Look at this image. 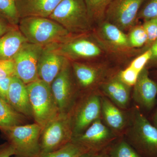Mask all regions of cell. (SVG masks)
Instances as JSON below:
<instances>
[{
  "mask_svg": "<svg viewBox=\"0 0 157 157\" xmlns=\"http://www.w3.org/2000/svg\"><path fill=\"white\" fill-rule=\"evenodd\" d=\"M73 138L69 113H59L42 128L40 137V154L56 150L72 141Z\"/></svg>",
  "mask_w": 157,
  "mask_h": 157,
  "instance_id": "obj_7",
  "label": "cell"
},
{
  "mask_svg": "<svg viewBox=\"0 0 157 157\" xmlns=\"http://www.w3.org/2000/svg\"><path fill=\"white\" fill-rule=\"evenodd\" d=\"M42 128L39 124L0 128L15 150V157H37L40 154V137Z\"/></svg>",
  "mask_w": 157,
  "mask_h": 157,
  "instance_id": "obj_3",
  "label": "cell"
},
{
  "mask_svg": "<svg viewBox=\"0 0 157 157\" xmlns=\"http://www.w3.org/2000/svg\"><path fill=\"white\" fill-rule=\"evenodd\" d=\"M8 102L12 108L28 118H33L26 85L16 76L11 78L8 93Z\"/></svg>",
  "mask_w": 157,
  "mask_h": 157,
  "instance_id": "obj_16",
  "label": "cell"
},
{
  "mask_svg": "<svg viewBox=\"0 0 157 157\" xmlns=\"http://www.w3.org/2000/svg\"><path fill=\"white\" fill-rule=\"evenodd\" d=\"M128 137L135 148L146 157H157V128L137 107L131 116Z\"/></svg>",
  "mask_w": 157,
  "mask_h": 157,
  "instance_id": "obj_5",
  "label": "cell"
},
{
  "mask_svg": "<svg viewBox=\"0 0 157 157\" xmlns=\"http://www.w3.org/2000/svg\"><path fill=\"white\" fill-rule=\"evenodd\" d=\"M101 118L104 123L116 134L125 128L128 122L126 116L119 107L105 97H101Z\"/></svg>",
  "mask_w": 157,
  "mask_h": 157,
  "instance_id": "obj_19",
  "label": "cell"
},
{
  "mask_svg": "<svg viewBox=\"0 0 157 157\" xmlns=\"http://www.w3.org/2000/svg\"><path fill=\"white\" fill-rule=\"evenodd\" d=\"M117 135L109 129L101 118L93 123L83 133L72 141L84 147L89 151L99 152L115 140Z\"/></svg>",
  "mask_w": 157,
  "mask_h": 157,
  "instance_id": "obj_12",
  "label": "cell"
},
{
  "mask_svg": "<svg viewBox=\"0 0 157 157\" xmlns=\"http://www.w3.org/2000/svg\"><path fill=\"white\" fill-rule=\"evenodd\" d=\"M18 28L28 42L43 47L60 42L72 35L49 17H24L20 19Z\"/></svg>",
  "mask_w": 157,
  "mask_h": 157,
  "instance_id": "obj_1",
  "label": "cell"
},
{
  "mask_svg": "<svg viewBox=\"0 0 157 157\" xmlns=\"http://www.w3.org/2000/svg\"><path fill=\"white\" fill-rule=\"evenodd\" d=\"M88 14L92 23H101L105 20L107 8L113 0H84Z\"/></svg>",
  "mask_w": 157,
  "mask_h": 157,
  "instance_id": "obj_23",
  "label": "cell"
},
{
  "mask_svg": "<svg viewBox=\"0 0 157 157\" xmlns=\"http://www.w3.org/2000/svg\"><path fill=\"white\" fill-rule=\"evenodd\" d=\"M14 155V147L9 142L0 146V157H11Z\"/></svg>",
  "mask_w": 157,
  "mask_h": 157,
  "instance_id": "obj_34",
  "label": "cell"
},
{
  "mask_svg": "<svg viewBox=\"0 0 157 157\" xmlns=\"http://www.w3.org/2000/svg\"><path fill=\"white\" fill-rule=\"evenodd\" d=\"M133 98L140 107L151 110L156 102L157 82L149 76L145 67L139 74L137 81L133 86Z\"/></svg>",
  "mask_w": 157,
  "mask_h": 157,
  "instance_id": "obj_14",
  "label": "cell"
},
{
  "mask_svg": "<svg viewBox=\"0 0 157 157\" xmlns=\"http://www.w3.org/2000/svg\"><path fill=\"white\" fill-rule=\"evenodd\" d=\"M26 87L33 118L43 128L59 113L50 85L39 79L26 84Z\"/></svg>",
  "mask_w": 157,
  "mask_h": 157,
  "instance_id": "obj_4",
  "label": "cell"
},
{
  "mask_svg": "<svg viewBox=\"0 0 157 157\" xmlns=\"http://www.w3.org/2000/svg\"><path fill=\"white\" fill-rule=\"evenodd\" d=\"M70 62L74 79L79 89L91 92L106 80L107 70L104 67L80 62Z\"/></svg>",
  "mask_w": 157,
  "mask_h": 157,
  "instance_id": "obj_13",
  "label": "cell"
},
{
  "mask_svg": "<svg viewBox=\"0 0 157 157\" xmlns=\"http://www.w3.org/2000/svg\"><path fill=\"white\" fill-rule=\"evenodd\" d=\"M95 157H109V154H107L106 153L103 152L96 155Z\"/></svg>",
  "mask_w": 157,
  "mask_h": 157,
  "instance_id": "obj_39",
  "label": "cell"
},
{
  "mask_svg": "<svg viewBox=\"0 0 157 157\" xmlns=\"http://www.w3.org/2000/svg\"><path fill=\"white\" fill-rule=\"evenodd\" d=\"M14 27L17 26L11 25L0 14V37L9 32Z\"/></svg>",
  "mask_w": 157,
  "mask_h": 157,
  "instance_id": "obj_36",
  "label": "cell"
},
{
  "mask_svg": "<svg viewBox=\"0 0 157 157\" xmlns=\"http://www.w3.org/2000/svg\"><path fill=\"white\" fill-rule=\"evenodd\" d=\"M157 17V0H145L140 7L137 19L144 21Z\"/></svg>",
  "mask_w": 157,
  "mask_h": 157,
  "instance_id": "obj_28",
  "label": "cell"
},
{
  "mask_svg": "<svg viewBox=\"0 0 157 157\" xmlns=\"http://www.w3.org/2000/svg\"><path fill=\"white\" fill-rule=\"evenodd\" d=\"M109 157H140L132 146L124 140H121L109 150Z\"/></svg>",
  "mask_w": 157,
  "mask_h": 157,
  "instance_id": "obj_27",
  "label": "cell"
},
{
  "mask_svg": "<svg viewBox=\"0 0 157 157\" xmlns=\"http://www.w3.org/2000/svg\"><path fill=\"white\" fill-rule=\"evenodd\" d=\"M27 119L0 98V128L25 124Z\"/></svg>",
  "mask_w": 157,
  "mask_h": 157,
  "instance_id": "obj_22",
  "label": "cell"
},
{
  "mask_svg": "<svg viewBox=\"0 0 157 157\" xmlns=\"http://www.w3.org/2000/svg\"><path fill=\"white\" fill-rule=\"evenodd\" d=\"M145 0H113L107 8L105 20L124 32L135 26L140 7Z\"/></svg>",
  "mask_w": 157,
  "mask_h": 157,
  "instance_id": "obj_11",
  "label": "cell"
},
{
  "mask_svg": "<svg viewBox=\"0 0 157 157\" xmlns=\"http://www.w3.org/2000/svg\"><path fill=\"white\" fill-rule=\"evenodd\" d=\"M61 0H15L20 19L29 17H48Z\"/></svg>",
  "mask_w": 157,
  "mask_h": 157,
  "instance_id": "obj_18",
  "label": "cell"
},
{
  "mask_svg": "<svg viewBox=\"0 0 157 157\" xmlns=\"http://www.w3.org/2000/svg\"><path fill=\"white\" fill-rule=\"evenodd\" d=\"M99 33L102 39L114 50H126L131 48L128 36L116 26L104 20L101 23Z\"/></svg>",
  "mask_w": 157,
  "mask_h": 157,
  "instance_id": "obj_21",
  "label": "cell"
},
{
  "mask_svg": "<svg viewBox=\"0 0 157 157\" xmlns=\"http://www.w3.org/2000/svg\"><path fill=\"white\" fill-rule=\"evenodd\" d=\"M48 17L72 35L89 33L92 28L84 0H61Z\"/></svg>",
  "mask_w": 157,
  "mask_h": 157,
  "instance_id": "obj_2",
  "label": "cell"
},
{
  "mask_svg": "<svg viewBox=\"0 0 157 157\" xmlns=\"http://www.w3.org/2000/svg\"><path fill=\"white\" fill-rule=\"evenodd\" d=\"M131 48H138L146 45L148 37L145 29L142 25H135L131 30L128 36Z\"/></svg>",
  "mask_w": 157,
  "mask_h": 157,
  "instance_id": "obj_26",
  "label": "cell"
},
{
  "mask_svg": "<svg viewBox=\"0 0 157 157\" xmlns=\"http://www.w3.org/2000/svg\"><path fill=\"white\" fill-rule=\"evenodd\" d=\"M15 76L13 59L0 60V79L10 78Z\"/></svg>",
  "mask_w": 157,
  "mask_h": 157,
  "instance_id": "obj_32",
  "label": "cell"
},
{
  "mask_svg": "<svg viewBox=\"0 0 157 157\" xmlns=\"http://www.w3.org/2000/svg\"><path fill=\"white\" fill-rule=\"evenodd\" d=\"M69 114L73 138L83 133L94 122L101 118V96L94 92L86 94L76 101Z\"/></svg>",
  "mask_w": 157,
  "mask_h": 157,
  "instance_id": "obj_8",
  "label": "cell"
},
{
  "mask_svg": "<svg viewBox=\"0 0 157 157\" xmlns=\"http://www.w3.org/2000/svg\"><path fill=\"white\" fill-rule=\"evenodd\" d=\"M98 153L95 152L90 151L83 154L78 157H95L96 155Z\"/></svg>",
  "mask_w": 157,
  "mask_h": 157,
  "instance_id": "obj_37",
  "label": "cell"
},
{
  "mask_svg": "<svg viewBox=\"0 0 157 157\" xmlns=\"http://www.w3.org/2000/svg\"><path fill=\"white\" fill-rule=\"evenodd\" d=\"M156 76H157V72L156 73Z\"/></svg>",
  "mask_w": 157,
  "mask_h": 157,
  "instance_id": "obj_40",
  "label": "cell"
},
{
  "mask_svg": "<svg viewBox=\"0 0 157 157\" xmlns=\"http://www.w3.org/2000/svg\"><path fill=\"white\" fill-rule=\"evenodd\" d=\"M88 35H71L50 45L56 53L70 62L97 58L103 54V50Z\"/></svg>",
  "mask_w": 157,
  "mask_h": 157,
  "instance_id": "obj_6",
  "label": "cell"
},
{
  "mask_svg": "<svg viewBox=\"0 0 157 157\" xmlns=\"http://www.w3.org/2000/svg\"><path fill=\"white\" fill-rule=\"evenodd\" d=\"M139 74L140 73L128 66L124 70L120 71L117 75L121 81L132 87L137 82Z\"/></svg>",
  "mask_w": 157,
  "mask_h": 157,
  "instance_id": "obj_31",
  "label": "cell"
},
{
  "mask_svg": "<svg viewBox=\"0 0 157 157\" xmlns=\"http://www.w3.org/2000/svg\"><path fill=\"white\" fill-rule=\"evenodd\" d=\"M88 151L84 147L71 141L56 150L39 155L37 157H78Z\"/></svg>",
  "mask_w": 157,
  "mask_h": 157,
  "instance_id": "obj_24",
  "label": "cell"
},
{
  "mask_svg": "<svg viewBox=\"0 0 157 157\" xmlns=\"http://www.w3.org/2000/svg\"><path fill=\"white\" fill-rule=\"evenodd\" d=\"M149 48L151 51V57L146 67H157V39L152 44Z\"/></svg>",
  "mask_w": 157,
  "mask_h": 157,
  "instance_id": "obj_35",
  "label": "cell"
},
{
  "mask_svg": "<svg viewBox=\"0 0 157 157\" xmlns=\"http://www.w3.org/2000/svg\"><path fill=\"white\" fill-rule=\"evenodd\" d=\"M151 57V51L149 48L134 59L131 62L129 67L136 70L138 73H140L144 68L146 67Z\"/></svg>",
  "mask_w": 157,
  "mask_h": 157,
  "instance_id": "obj_29",
  "label": "cell"
},
{
  "mask_svg": "<svg viewBox=\"0 0 157 157\" xmlns=\"http://www.w3.org/2000/svg\"><path fill=\"white\" fill-rule=\"evenodd\" d=\"M68 60L56 53L50 45L44 46L38 63L39 79L51 85Z\"/></svg>",
  "mask_w": 157,
  "mask_h": 157,
  "instance_id": "obj_15",
  "label": "cell"
},
{
  "mask_svg": "<svg viewBox=\"0 0 157 157\" xmlns=\"http://www.w3.org/2000/svg\"><path fill=\"white\" fill-rule=\"evenodd\" d=\"M43 46L26 42L13 59L15 76L26 85L39 79L38 65Z\"/></svg>",
  "mask_w": 157,
  "mask_h": 157,
  "instance_id": "obj_10",
  "label": "cell"
},
{
  "mask_svg": "<svg viewBox=\"0 0 157 157\" xmlns=\"http://www.w3.org/2000/svg\"><path fill=\"white\" fill-rule=\"evenodd\" d=\"M0 14L11 25L18 26L20 19L15 0H0Z\"/></svg>",
  "mask_w": 157,
  "mask_h": 157,
  "instance_id": "obj_25",
  "label": "cell"
},
{
  "mask_svg": "<svg viewBox=\"0 0 157 157\" xmlns=\"http://www.w3.org/2000/svg\"><path fill=\"white\" fill-rule=\"evenodd\" d=\"M153 122V125L157 128V109L156 110L155 112L154 113L152 117Z\"/></svg>",
  "mask_w": 157,
  "mask_h": 157,
  "instance_id": "obj_38",
  "label": "cell"
},
{
  "mask_svg": "<svg viewBox=\"0 0 157 157\" xmlns=\"http://www.w3.org/2000/svg\"><path fill=\"white\" fill-rule=\"evenodd\" d=\"M100 86L103 94L119 108L124 109L128 107L131 87L121 81L117 75L106 79Z\"/></svg>",
  "mask_w": 157,
  "mask_h": 157,
  "instance_id": "obj_17",
  "label": "cell"
},
{
  "mask_svg": "<svg viewBox=\"0 0 157 157\" xmlns=\"http://www.w3.org/2000/svg\"><path fill=\"white\" fill-rule=\"evenodd\" d=\"M12 77L0 79V98L8 103V91Z\"/></svg>",
  "mask_w": 157,
  "mask_h": 157,
  "instance_id": "obj_33",
  "label": "cell"
},
{
  "mask_svg": "<svg viewBox=\"0 0 157 157\" xmlns=\"http://www.w3.org/2000/svg\"><path fill=\"white\" fill-rule=\"evenodd\" d=\"M74 79L71 62L68 60L50 85L59 113H69L77 101L78 87Z\"/></svg>",
  "mask_w": 157,
  "mask_h": 157,
  "instance_id": "obj_9",
  "label": "cell"
},
{
  "mask_svg": "<svg viewBox=\"0 0 157 157\" xmlns=\"http://www.w3.org/2000/svg\"><path fill=\"white\" fill-rule=\"evenodd\" d=\"M26 42L27 40L18 27H14L0 37V60L13 59Z\"/></svg>",
  "mask_w": 157,
  "mask_h": 157,
  "instance_id": "obj_20",
  "label": "cell"
},
{
  "mask_svg": "<svg viewBox=\"0 0 157 157\" xmlns=\"http://www.w3.org/2000/svg\"><path fill=\"white\" fill-rule=\"evenodd\" d=\"M143 25L148 37L145 45L148 48L157 39V17L144 21Z\"/></svg>",
  "mask_w": 157,
  "mask_h": 157,
  "instance_id": "obj_30",
  "label": "cell"
}]
</instances>
